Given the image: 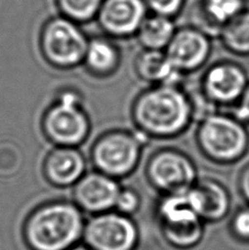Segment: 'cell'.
Returning <instances> with one entry per match:
<instances>
[{
  "instance_id": "4316f807",
  "label": "cell",
  "mask_w": 249,
  "mask_h": 250,
  "mask_svg": "<svg viewBox=\"0 0 249 250\" xmlns=\"http://www.w3.org/2000/svg\"><path fill=\"white\" fill-rule=\"evenodd\" d=\"M68 250H92V249L87 247L84 244H78V245H76V246H74L73 248H70Z\"/></svg>"
},
{
  "instance_id": "ac0fdd59",
  "label": "cell",
  "mask_w": 249,
  "mask_h": 250,
  "mask_svg": "<svg viewBox=\"0 0 249 250\" xmlns=\"http://www.w3.org/2000/svg\"><path fill=\"white\" fill-rule=\"evenodd\" d=\"M176 24L168 17L147 15L135 37L144 50L163 51L176 33Z\"/></svg>"
},
{
  "instance_id": "2e32d148",
  "label": "cell",
  "mask_w": 249,
  "mask_h": 250,
  "mask_svg": "<svg viewBox=\"0 0 249 250\" xmlns=\"http://www.w3.org/2000/svg\"><path fill=\"white\" fill-rule=\"evenodd\" d=\"M122 62L121 48L106 35L89 38L83 66L92 77L104 79L113 76Z\"/></svg>"
},
{
  "instance_id": "484cf974",
  "label": "cell",
  "mask_w": 249,
  "mask_h": 250,
  "mask_svg": "<svg viewBox=\"0 0 249 250\" xmlns=\"http://www.w3.org/2000/svg\"><path fill=\"white\" fill-rule=\"evenodd\" d=\"M237 185L242 196L249 203V164H247L239 172Z\"/></svg>"
},
{
  "instance_id": "3957f363",
  "label": "cell",
  "mask_w": 249,
  "mask_h": 250,
  "mask_svg": "<svg viewBox=\"0 0 249 250\" xmlns=\"http://www.w3.org/2000/svg\"><path fill=\"white\" fill-rule=\"evenodd\" d=\"M41 131L53 146L77 147L91 133V121L83 108V97L77 89L64 88L43 112Z\"/></svg>"
},
{
  "instance_id": "7c38bea8",
  "label": "cell",
  "mask_w": 249,
  "mask_h": 250,
  "mask_svg": "<svg viewBox=\"0 0 249 250\" xmlns=\"http://www.w3.org/2000/svg\"><path fill=\"white\" fill-rule=\"evenodd\" d=\"M86 172V158L77 147L54 146L42 164L44 179L59 189L73 188Z\"/></svg>"
},
{
  "instance_id": "5b68a950",
  "label": "cell",
  "mask_w": 249,
  "mask_h": 250,
  "mask_svg": "<svg viewBox=\"0 0 249 250\" xmlns=\"http://www.w3.org/2000/svg\"><path fill=\"white\" fill-rule=\"evenodd\" d=\"M189 190L163 194L156 207L163 238L169 246L178 250L192 249L203 238L204 222L195 211Z\"/></svg>"
},
{
  "instance_id": "9c48e42d",
  "label": "cell",
  "mask_w": 249,
  "mask_h": 250,
  "mask_svg": "<svg viewBox=\"0 0 249 250\" xmlns=\"http://www.w3.org/2000/svg\"><path fill=\"white\" fill-rule=\"evenodd\" d=\"M148 184L162 194L186 192L197 182V169L188 155L163 148L150 156L145 167Z\"/></svg>"
},
{
  "instance_id": "8992f818",
  "label": "cell",
  "mask_w": 249,
  "mask_h": 250,
  "mask_svg": "<svg viewBox=\"0 0 249 250\" xmlns=\"http://www.w3.org/2000/svg\"><path fill=\"white\" fill-rule=\"evenodd\" d=\"M147 141L139 131L111 129L97 138L90 149V160L97 171L123 179L136 170L143 144Z\"/></svg>"
},
{
  "instance_id": "6da1fadb",
  "label": "cell",
  "mask_w": 249,
  "mask_h": 250,
  "mask_svg": "<svg viewBox=\"0 0 249 250\" xmlns=\"http://www.w3.org/2000/svg\"><path fill=\"white\" fill-rule=\"evenodd\" d=\"M86 220L73 201L38 205L24 218L22 239L28 250H68L83 240Z\"/></svg>"
},
{
  "instance_id": "44dd1931",
  "label": "cell",
  "mask_w": 249,
  "mask_h": 250,
  "mask_svg": "<svg viewBox=\"0 0 249 250\" xmlns=\"http://www.w3.org/2000/svg\"><path fill=\"white\" fill-rule=\"evenodd\" d=\"M104 0H55L60 15L78 24L95 21Z\"/></svg>"
},
{
  "instance_id": "e0dca14e",
  "label": "cell",
  "mask_w": 249,
  "mask_h": 250,
  "mask_svg": "<svg viewBox=\"0 0 249 250\" xmlns=\"http://www.w3.org/2000/svg\"><path fill=\"white\" fill-rule=\"evenodd\" d=\"M134 69L137 77L146 83L176 86L181 78V71L173 68L166 53L163 51L144 50L136 56Z\"/></svg>"
},
{
  "instance_id": "cb8c5ba5",
  "label": "cell",
  "mask_w": 249,
  "mask_h": 250,
  "mask_svg": "<svg viewBox=\"0 0 249 250\" xmlns=\"http://www.w3.org/2000/svg\"><path fill=\"white\" fill-rule=\"evenodd\" d=\"M230 231L235 238L249 243V208H241L230 221Z\"/></svg>"
},
{
  "instance_id": "7a4b0ae2",
  "label": "cell",
  "mask_w": 249,
  "mask_h": 250,
  "mask_svg": "<svg viewBox=\"0 0 249 250\" xmlns=\"http://www.w3.org/2000/svg\"><path fill=\"white\" fill-rule=\"evenodd\" d=\"M136 131L147 138H172L192 120L189 97L176 86L156 84L140 92L131 106Z\"/></svg>"
},
{
  "instance_id": "277c9868",
  "label": "cell",
  "mask_w": 249,
  "mask_h": 250,
  "mask_svg": "<svg viewBox=\"0 0 249 250\" xmlns=\"http://www.w3.org/2000/svg\"><path fill=\"white\" fill-rule=\"evenodd\" d=\"M89 38L82 25L63 16L44 22L39 34V48L47 65L59 70L83 66Z\"/></svg>"
},
{
  "instance_id": "d6986e66",
  "label": "cell",
  "mask_w": 249,
  "mask_h": 250,
  "mask_svg": "<svg viewBox=\"0 0 249 250\" xmlns=\"http://www.w3.org/2000/svg\"><path fill=\"white\" fill-rule=\"evenodd\" d=\"M224 45L237 54H249V10L241 13L222 26Z\"/></svg>"
},
{
  "instance_id": "30bf717a",
  "label": "cell",
  "mask_w": 249,
  "mask_h": 250,
  "mask_svg": "<svg viewBox=\"0 0 249 250\" xmlns=\"http://www.w3.org/2000/svg\"><path fill=\"white\" fill-rule=\"evenodd\" d=\"M144 0H104L96 22L100 30L113 40L135 37L147 16Z\"/></svg>"
},
{
  "instance_id": "8fae6325",
  "label": "cell",
  "mask_w": 249,
  "mask_h": 250,
  "mask_svg": "<svg viewBox=\"0 0 249 250\" xmlns=\"http://www.w3.org/2000/svg\"><path fill=\"white\" fill-rule=\"evenodd\" d=\"M122 185L100 171L86 172L73 187V202L90 215L113 211Z\"/></svg>"
},
{
  "instance_id": "52a82bcc",
  "label": "cell",
  "mask_w": 249,
  "mask_h": 250,
  "mask_svg": "<svg viewBox=\"0 0 249 250\" xmlns=\"http://www.w3.org/2000/svg\"><path fill=\"white\" fill-rule=\"evenodd\" d=\"M197 144L211 162L230 165L246 154L249 136L246 127L237 119L213 113L201 121L197 131Z\"/></svg>"
},
{
  "instance_id": "4fadbf2b",
  "label": "cell",
  "mask_w": 249,
  "mask_h": 250,
  "mask_svg": "<svg viewBox=\"0 0 249 250\" xmlns=\"http://www.w3.org/2000/svg\"><path fill=\"white\" fill-rule=\"evenodd\" d=\"M211 51L210 40L203 31L182 28L176 31L166 47V56L173 68L191 71L201 67Z\"/></svg>"
},
{
  "instance_id": "ffe728a7",
  "label": "cell",
  "mask_w": 249,
  "mask_h": 250,
  "mask_svg": "<svg viewBox=\"0 0 249 250\" xmlns=\"http://www.w3.org/2000/svg\"><path fill=\"white\" fill-rule=\"evenodd\" d=\"M246 7L245 0H202L197 15L215 26H223Z\"/></svg>"
},
{
  "instance_id": "603a6c76",
  "label": "cell",
  "mask_w": 249,
  "mask_h": 250,
  "mask_svg": "<svg viewBox=\"0 0 249 250\" xmlns=\"http://www.w3.org/2000/svg\"><path fill=\"white\" fill-rule=\"evenodd\" d=\"M152 13L171 18L179 13L185 6V0H144Z\"/></svg>"
},
{
  "instance_id": "ba28073f",
  "label": "cell",
  "mask_w": 249,
  "mask_h": 250,
  "mask_svg": "<svg viewBox=\"0 0 249 250\" xmlns=\"http://www.w3.org/2000/svg\"><path fill=\"white\" fill-rule=\"evenodd\" d=\"M83 242L92 250H136L140 229L132 216L113 209L86 220Z\"/></svg>"
},
{
  "instance_id": "9a60e30c",
  "label": "cell",
  "mask_w": 249,
  "mask_h": 250,
  "mask_svg": "<svg viewBox=\"0 0 249 250\" xmlns=\"http://www.w3.org/2000/svg\"><path fill=\"white\" fill-rule=\"evenodd\" d=\"M189 194L203 222L222 221L229 212V193L219 181L210 178L199 180L189 190Z\"/></svg>"
},
{
  "instance_id": "5bb4252c",
  "label": "cell",
  "mask_w": 249,
  "mask_h": 250,
  "mask_svg": "<svg viewBox=\"0 0 249 250\" xmlns=\"http://www.w3.org/2000/svg\"><path fill=\"white\" fill-rule=\"evenodd\" d=\"M203 91L214 104H229L241 99L247 87V76L233 62H219L203 77Z\"/></svg>"
},
{
  "instance_id": "7402d4cb",
  "label": "cell",
  "mask_w": 249,
  "mask_h": 250,
  "mask_svg": "<svg viewBox=\"0 0 249 250\" xmlns=\"http://www.w3.org/2000/svg\"><path fill=\"white\" fill-rule=\"evenodd\" d=\"M141 195L135 189L131 187H123L120 190L117 202H115L114 211L124 215L133 216L139 212L141 208Z\"/></svg>"
},
{
  "instance_id": "d4e9b609",
  "label": "cell",
  "mask_w": 249,
  "mask_h": 250,
  "mask_svg": "<svg viewBox=\"0 0 249 250\" xmlns=\"http://www.w3.org/2000/svg\"><path fill=\"white\" fill-rule=\"evenodd\" d=\"M236 118L238 121L249 123V84L239 99V104L236 108Z\"/></svg>"
}]
</instances>
